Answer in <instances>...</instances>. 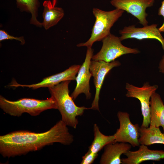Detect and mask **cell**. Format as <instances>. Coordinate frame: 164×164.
Masks as SVG:
<instances>
[{
  "mask_svg": "<svg viewBox=\"0 0 164 164\" xmlns=\"http://www.w3.org/2000/svg\"><path fill=\"white\" fill-rule=\"evenodd\" d=\"M73 141L67 126L61 120L43 132L19 130L0 136V153L9 158L39 151L55 143L69 145Z\"/></svg>",
  "mask_w": 164,
  "mask_h": 164,
  "instance_id": "1",
  "label": "cell"
},
{
  "mask_svg": "<svg viewBox=\"0 0 164 164\" xmlns=\"http://www.w3.org/2000/svg\"><path fill=\"white\" fill-rule=\"evenodd\" d=\"M70 81H63L48 88L51 96L56 101L61 120L67 126L75 129L78 123L77 117L82 115L85 110L90 109V108L76 105L69 95L68 86Z\"/></svg>",
  "mask_w": 164,
  "mask_h": 164,
  "instance_id": "2",
  "label": "cell"
},
{
  "mask_svg": "<svg viewBox=\"0 0 164 164\" xmlns=\"http://www.w3.org/2000/svg\"><path fill=\"white\" fill-rule=\"evenodd\" d=\"M0 107L5 113L17 117L24 113L36 116L46 110L57 109L56 101L51 96L45 100L24 98L12 101L0 95Z\"/></svg>",
  "mask_w": 164,
  "mask_h": 164,
  "instance_id": "3",
  "label": "cell"
},
{
  "mask_svg": "<svg viewBox=\"0 0 164 164\" xmlns=\"http://www.w3.org/2000/svg\"><path fill=\"white\" fill-rule=\"evenodd\" d=\"M124 12L117 8L107 11L94 8L92 12L95 20L92 30L91 36L87 41L78 44L77 45V46H85L87 48H91L94 43L102 41L111 33V28L122 16Z\"/></svg>",
  "mask_w": 164,
  "mask_h": 164,
  "instance_id": "4",
  "label": "cell"
},
{
  "mask_svg": "<svg viewBox=\"0 0 164 164\" xmlns=\"http://www.w3.org/2000/svg\"><path fill=\"white\" fill-rule=\"evenodd\" d=\"M101 49L93 55L92 60H102L110 63L120 56L127 54H136L140 51L137 48H132L123 45L120 38L110 33L102 41Z\"/></svg>",
  "mask_w": 164,
  "mask_h": 164,
  "instance_id": "5",
  "label": "cell"
},
{
  "mask_svg": "<svg viewBox=\"0 0 164 164\" xmlns=\"http://www.w3.org/2000/svg\"><path fill=\"white\" fill-rule=\"evenodd\" d=\"M156 85H150L148 82L145 83L142 86L137 87L126 83L125 89L127 91L126 96L135 98L140 103L143 120L141 127L148 128L150 123V102L151 96L158 88Z\"/></svg>",
  "mask_w": 164,
  "mask_h": 164,
  "instance_id": "6",
  "label": "cell"
},
{
  "mask_svg": "<svg viewBox=\"0 0 164 164\" xmlns=\"http://www.w3.org/2000/svg\"><path fill=\"white\" fill-rule=\"evenodd\" d=\"M117 117L120 127L114 135L115 142L128 143L133 147L140 146L138 139L140 136V127L138 124H133L127 112L119 111Z\"/></svg>",
  "mask_w": 164,
  "mask_h": 164,
  "instance_id": "7",
  "label": "cell"
},
{
  "mask_svg": "<svg viewBox=\"0 0 164 164\" xmlns=\"http://www.w3.org/2000/svg\"><path fill=\"white\" fill-rule=\"evenodd\" d=\"M120 62L114 60L107 63L102 60L91 61L90 70L94 78V83L95 88V93L90 109L99 111V95L104 78L108 73L113 68L119 66Z\"/></svg>",
  "mask_w": 164,
  "mask_h": 164,
  "instance_id": "8",
  "label": "cell"
},
{
  "mask_svg": "<svg viewBox=\"0 0 164 164\" xmlns=\"http://www.w3.org/2000/svg\"><path fill=\"white\" fill-rule=\"evenodd\" d=\"M155 0H111V4L132 15L139 20L143 26L148 25L146 19L148 14L147 8L152 6Z\"/></svg>",
  "mask_w": 164,
  "mask_h": 164,
  "instance_id": "9",
  "label": "cell"
},
{
  "mask_svg": "<svg viewBox=\"0 0 164 164\" xmlns=\"http://www.w3.org/2000/svg\"><path fill=\"white\" fill-rule=\"evenodd\" d=\"M157 26L156 24H152L140 28L135 27L134 25L126 26L119 31L121 35L120 39L121 41L128 39H135L139 40L156 39L160 43L164 51V38Z\"/></svg>",
  "mask_w": 164,
  "mask_h": 164,
  "instance_id": "10",
  "label": "cell"
},
{
  "mask_svg": "<svg viewBox=\"0 0 164 164\" xmlns=\"http://www.w3.org/2000/svg\"><path fill=\"white\" fill-rule=\"evenodd\" d=\"M93 50L92 48H87L84 61L77 73L75 80L76 85L70 96L75 100L81 93L84 94L87 99L91 97L90 92V80L92 76L90 70L91 60L93 56Z\"/></svg>",
  "mask_w": 164,
  "mask_h": 164,
  "instance_id": "11",
  "label": "cell"
},
{
  "mask_svg": "<svg viewBox=\"0 0 164 164\" xmlns=\"http://www.w3.org/2000/svg\"><path fill=\"white\" fill-rule=\"evenodd\" d=\"M81 65H73L63 72L44 78L41 82L35 84H21L13 80L8 86L27 87L33 89L41 87H49L63 81L75 80L76 75Z\"/></svg>",
  "mask_w": 164,
  "mask_h": 164,
  "instance_id": "12",
  "label": "cell"
},
{
  "mask_svg": "<svg viewBox=\"0 0 164 164\" xmlns=\"http://www.w3.org/2000/svg\"><path fill=\"white\" fill-rule=\"evenodd\" d=\"M124 155L127 157L121 159L122 164H139L145 161H158L164 159V151L151 150L144 145H141L138 150H130Z\"/></svg>",
  "mask_w": 164,
  "mask_h": 164,
  "instance_id": "13",
  "label": "cell"
},
{
  "mask_svg": "<svg viewBox=\"0 0 164 164\" xmlns=\"http://www.w3.org/2000/svg\"><path fill=\"white\" fill-rule=\"evenodd\" d=\"M132 145L127 143L115 142L104 147L100 161L101 164H122L121 156L130 150Z\"/></svg>",
  "mask_w": 164,
  "mask_h": 164,
  "instance_id": "14",
  "label": "cell"
},
{
  "mask_svg": "<svg viewBox=\"0 0 164 164\" xmlns=\"http://www.w3.org/2000/svg\"><path fill=\"white\" fill-rule=\"evenodd\" d=\"M150 126L162 127L164 133V104L160 95L154 93L150 102Z\"/></svg>",
  "mask_w": 164,
  "mask_h": 164,
  "instance_id": "15",
  "label": "cell"
},
{
  "mask_svg": "<svg viewBox=\"0 0 164 164\" xmlns=\"http://www.w3.org/2000/svg\"><path fill=\"white\" fill-rule=\"evenodd\" d=\"M45 1L43 3L44 10L43 16V21L42 23L46 29L56 24L62 19L64 15L63 9L56 7L55 5L56 0Z\"/></svg>",
  "mask_w": 164,
  "mask_h": 164,
  "instance_id": "16",
  "label": "cell"
},
{
  "mask_svg": "<svg viewBox=\"0 0 164 164\" xmlns=\"http://www.w3.org/2000/svg\"><path fill=\"white\" fill-rule=\"evenodd\" d=\"M140 145L149 146L155 144H164V133L159 127L149 126L140 127V136L138 139Z\"/></svg>",
  "mask_w": 164,
  "mask_h": 164,
  "instance_id": "17",
  "label": "cell"
},
{
  "mask_svg": "<svg viewBox=\"0 0 164 164\" xmlns=\"http://www.w3.org/2000/svg\"><path fill=\"white\" fill-rule=\"evenodd\" d=\"M93 132L94 139L88 149L93 153H98L107 145L115 142L114 135L108 136L103 134L96 124L94 125Z\"/></svg>",
  "mask_w": 164,
  "mask_h": 164,
  "instance_id": "18",
  "label": "cell"
},
{
  "mask_svg": "<svg viewBox=\"0 0 164 164\" xmlns=\"http://www.w3.org/2000/svg\"><path fill=\"white\" fill-rule=\"evenodd\" d=\"M18 6L23 10L31 14V23L36 26L41 27L42 23L37 19L38 0H16Z\"/></svg>",
  "mask_w": 164,
  "mask_h": 164,
  "instance_id": "19",
  "label": "cell"
},
{
  "mask_svg": "<svg viewBox=\"0 0 164 164\" xmlns=\"http://www.w3.org/2000/svg\"><path fill=\"white\" fill-rule=\"evenodd\" d=\"M15 39L20 41L22 45L25 43V40L23 36L20 37H15L9 35L7 32L4 30H0V41L5 40Z\"/></svg>",
  "mask_w": 164,
  "mask_h": 164,
  "instance_id": "20",
  "label": "cell"
},
{
  "mask_svg": "<svg viewBox=\"0 0 164 164\" xmlns=\"http://www.w3.org/2000/svg\"><path fill=\"white\" fill-rule=\"evenodd\" d=\"M98 155V153H93L88 150L85 155L82 157V160L80 164H92Z\"/></svg>",
  "mask_w": 164,
  "mask_h": 164,
  "instance_id": "21",
  "label": "cell"
},
{
  "mask_svg": "<svg viewBox=\"0 0 164 164\" xmlns=\"http://www.w3.org/2000/svg\"><path fill=\"white\" fill-rule=\"evenodd\" d=\"M158 15L162 16L164 19V0L162 2L161 5L159 9ZM159 29L161 32H164V20L162 25L159 28Z\"/></svg>",
  "mask_w": 164,
  "mask_h": 164,
  "instance_id": "22",
  "label": "cell"
},
{
  "mask_svg": "<svg viewBox=\"0 0 164 164\" xmlns=\"http://www.w3.org/2000/svg\"><path fill=\"white\" fill-rule=\"evenodd\" d=\"M159 68L160 71L164 75V55L160 61Z\"/></svg>",
  "mask_w": 164,
  "mask_h": 164,
  "instance_id": "23",
  "label": "cell"
}]
</instances>
